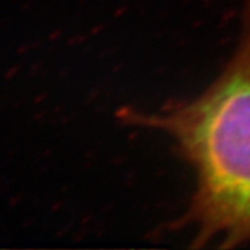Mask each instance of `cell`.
I'll list each match as a JSON object with an SVG mask.
<instances>
[{
    "label": "cell",
    "instance_id": "cell-1",
    "mask_svg": "<svg viewBox=\"0 0 250 250\" xmlns=\"http://www.w3.org/2000/svg\"><path fill=\"white\" fill-rule=\"evenodd\" d=\"M118 118L170 136L195 171L196 189L178 224L190 228L193 246L250 243V0L239 45L202 95L156 113L124 107Z\"/></svg>",
    "mask_w": 250,
    "mask_h": 250
}]
</instances>
